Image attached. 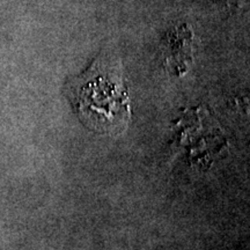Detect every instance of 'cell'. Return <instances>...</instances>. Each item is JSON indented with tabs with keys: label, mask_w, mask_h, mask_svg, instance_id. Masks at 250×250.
Here are the masks:
<instances>
[{
	"label": "cell",
	"mask_w": 250,
	"mask_h": 250,
	"mask_svg": "<svg viewBox=\"0 0 250 250\" xmlns=\"http://www.w3.org/2000/svg\"><path fill=\"white\" fill-rule=\"evenodd\" d=\"M65 92L87 127L112 136L126 130L130 100L115 56L101 52L83 73L68 81Z\"/></svg>",
	"instance_id": "obj_1"
}]
</instances>
